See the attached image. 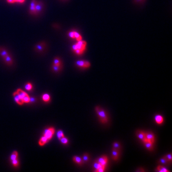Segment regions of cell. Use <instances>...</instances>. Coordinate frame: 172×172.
<instances>
[{
	"mask_svg": "<svg viewBox=\"0 0 172 172\" xmlns=\"http://www.w3.org/2000/svg\"><path fill=\"white\" fill-rule=\"evenodd\" d=\"M54 65H61L60 60L58 58H55L54 60Z\"/></svg>",
	"mask_w": 172,
	"mask_h": 172,
	"instance_id": "cell-31",
	"label": "cell"
},
{
	"mask_svg": "<svg viewBox=\"0 0 172 172\" xmlns=\"http://www.w3.org/2000/svg\"><path fill=\"white\" fill-rule=\"evenodd\" d=\"M48 141H49V140L46 137H45L44 136H43V137H42L41 138V139H40V140L39 141V144L40 146H43L45 144L47 143Z\"/></svg>",
	"mask_w": 172,
	"mask_h": 172,
	"instance_id": "cell-16",
	"label": "cell"
},
{
	"mask_svg": "<svg viewBox=\"0 0 172 172\" xmlns=\"http://www.w3.org/2000/svg\"><path fill=\"white\" fill-rule=\"evenodd\" d=\"M25 88L26 89L28 90V91H30L32 90V88H33V86L31 83H28L26 84V85L25 86Z\"/></svg>",
	"mask_w": 172,
	"mask_h": 172,
	"instance_id": "cell-30",
	"label": "cell"
},
{
	"mask_svg": "<svg viewBox=\"0 0 172 172\" xmlns=\"http://www.w3.org/2000/svg\"><path fill=\"white\" fill-rule=\"evenodd\" d=\"M4 62H5V63L8 65H11L13 64V60L12 57L8 54V55H7L6 57L3 58Z\"/></svg>",
	"mask_w": 172,
	"mask_h": 172,
	"instance_id": "cell-13",
	"label": "cell"
},
{
	"mask_svg": "<svg viewBox=\"0 0 172 172\" xmlns=\"http://www.w3.org/2000/svg\"><path fill=\"white\" fill-rule=\"evenodd\" d=\"M57 136L58 137V138L59 139V140H60L61 138H62V137H64V133L63 132V131L59 129L57 132Z\"/></svg>",
	"mask_w": 172,
	"mask_h": 172,
	"instance_id": "cell-26",
	"label": "cell"
},
{
	"mask_svg": "<svg viewBox=\"0 0 172 172\" xmlns=\"http://www.w3.org/2000/svg\"><path fill=\"white\" fill-rule=\"evenodd\" d=\"M76 64L77 65V66L79 67L84 68H88L90 66V64L88 61H82V60L77 61Z\"/></svg>",
	"mask_w": 172,
	"mask_h": 172,
	"instance_id": "cell-5",
	"label": "cell"
},
{
	"mask_svg": "<svg viewBox=\"0 0 172 172\" xmlns=\"http://www.w3.org/2000/svg\"><path fill=\"white\" fill-rule=\"evenodd\" d=\"M7 1L8 2L11 3H13L15 2L14 0H7Z\"/></svg>",
	"mask_w": 172,
	"mask_h": 172,
	"instance_id": "cell-40",
	"label": "cell"
},
{
	"mask_svg": "<svg viewBox=\"0 0 172 172\" xmlns=\"http://www.w3.org/2000/svg\"><path fill=\"white\" fill-rule=\"evenodd\" d=\"M13 96L14 97V100H15V101L17 102V103H18L19 105H22L24 104V101L23 100H22V99L20 97V96L19 95V94L17 93V92H14L13 94Z\"/></svg>",
	"mask_w": 172,
	"mask_h": 172,
	"instance_id": "cell-7",
	"label": "cell"
},
{
	"mask_svg": "<svg viewBox=\"0 0 172 172\" xmlns=\"http://www.w3.org/2000/svg\"><path fill=\"white\" fill-rule=\"evenodd\" d=\"M105 167L103 166H101L100 168H99L97 170H96L95 172H103L105 171Z\"/></svg>",
	"mask_w": 172,
	"mask_h": 172,
	"instance_id": "cell-35",
	"label": "cell"
},
{
	"mask_svg": "<svg viewBox=\"0 0 172 172\" xmlns=\"http://www.w3.org/2000/svg\"><path fill=\"white\" fill-rule=\"evenodd\" d=\"M74 34L75 38H76L77 41H80L82 40V36L77 32L74 31Z\"/></svg>",
	"mask_w": 172,
	"mask_h": 172,
	"instance_id": "cell-20",
	"label": "cell"
},
{
	"mask_svg": "<svg viewBox=\"0 0 172 172\" xmlns=\"http://www.w3.org/2000/svg\"><path fill=\"white\" fill-rule=\"evenodd\" d=\"M102 166L106 167L108 163V158L106 155H102L97 161Z\"/></svg>",
	"mask_w": 172,
	"mask_h": 172,
	"instance_id": "cell-6",
	"label": "cell"
},
{
	"mask_svg": "<svg viewBox=\"0 0 172 172\" xmlns=\"http://www.w3.org/2000/svg\"><path fill=\"white\" fill-rule=\"evenodd\" d=\"M73 161L77 163L79 165H82L83 163V161L82 160V159L79 156H75L73 158Z\"/></svg>",
	"mask_w": 172,
	"mask_h": 172,
	"instance_id": "cell-14",
	"label": "cell"
},
{
	"mask_svg": "<svg viewBox=\"0 0 172 172\" xmlns=\"http://www.w3.org/2000/svg\"><path fill=\"white\" fill-rule=\"evenodd\" d=\"M120 151L118 150L113 148L112 152V157L114 160H117L119 157Z\"/></svg>",
	"mask_w": 172,
	"mask_h": 172,
	"instance_id": "cell-10",
	"label": "cell"
},
{
	"mask_svg": "<svg viewBox=\"0 0 172 172\" xmlns=\"http://www.w3.org/2000/svg\"><path fill=\"white\" fill-rule=\"evenodd\" d=\"M140 170H139V169H137V170H136V172H144V170H143V168H140Z\"/></svg>",
	"mask_w": 172,
	"mask_h": 172,
	"instance_id": "cell-41",
	"label": "cell"
},
{
	"mask_svg": "<svg viewBox=\"0 0 172 172\" xmlns=\"http://www.w3.org/2000/svg\"><path fill=\"white\" fill-rule=\"evenodd\" d=\"M158 163L160 164H163V165H167L169 162L167 160V159H166V158L165 157V156H163L161 158H160L158 161Z\"/></svg>",
	"mask_w": 172,
	"mask_h": 172,
	"instance_id": "cell-17",
	"label": "cell"
},
{
	"mask_svg": "<svg viewBox=\"0 0 172 172\" xmlns=\"http://www.w3.org/2000/svg\"><path fill=\"white\" fill-rule=\"evenodd\" d=\"M60 142L63 143V144H66L67 143H68V142H69V140H68V139L66 137H65V136L62 137V138H61L60 139Z\"/></svg>",
	"mask_w": 172,
	"mask_h": 172,
	"instance_id": "cell-29",
	"label": "cell"
},
{
	"mask_svg": "<svg viewBox=\"0 0 172 172\" xmlns=\"http://www.w3.org/2000/svg\"><path fill=\"white\" fill-rule=\"evenodd\" d=\"M30 12L31 14H36L35 7H30Z\"/></svg>",
	"mask_w": 172,
	"mask_h": 172,
	"instance_id": "cell-33",
	"label": "cell"
},
{
	"mask_svg": "<svg viewBox=\"0 0 172 172\" xmlns=\"http://www.w3.org/2000/svg\"><path fill=\"white\" fill-rule=\"evenodd\" d=\"M43 4L42 2H41V1L38 2H37V3L35 6L36 14H38L40 12H42V10L43 9Z\"/></svg>",
	"mask_w": 172,
	"mask_h": 172,
	"instance_id": "cell-9",
	"label": "cell"
},
{
	"mask_svg": "<svg viewBox=\"0 0 172 172\" xmlns=\"http://www.w3.org/2000/svg\"><path fill=\"white\" fill-rule=\"evenodd\" d=\"M53 69L54 71L59 72L61 69V65H53Z\"/></svg>",
	"mask_w": 172,
	"mask_h": 172,
	"instance_id": "cell-24",
	"label": "cell"
},
{
	"mask_svg": "<svg viewBox=\"0 0 172 172\" xmlns=\"http://www.w3.org/2000/svg\"><path fill=\"white\" fill-rule=\"evenodd\" d=\"M113 148L120 150V144L118 142H114L113 143Z\"/></svg>",
	"mask_w": 172,
	"mask_h": 172,
	"instance_id": "cell-25",
	"label": "cell"
},
{
	"mask_svg": "<svg viewBox=\"0 0 172 172\" xmlns=\"http://www.w3.org/2000/svg\"><path fill=\"white\" fill-rule=\"evenodd\" d=\"M102 165L100 164V163H99L97 161L95 162L93 164V166H94V168H95V171H96V170H97L99 168H100V167Z\"/></svg>",
	"mask_w": 172,
	"mask_h": 172,
	"instance_id": "cell-28",
	"label": "cell"
},
{
	"mask_svg": "<svg viewBox=\"0 0 172 172\" xmlns=\"http://www.w3.org/2000/svg\"><path fill=\"white\" fill-rule=\"evenodd\" d=\"M25 1V0H18V2L20 3H23Z\"/></svg>",
	"mask_w": 172,
	"mask_h": 172,
	"instance_id": "cell-42",
	"label": "cell"
},
{
	"mask_svg": "<svg viewBox=\"0 0 172 172\" xmlns=\"http://www.w3.org/2000/svg\"><path fill=\"white\" fill-rule=\"evenodd\" d=\"M12 163L13 165L15 167H16L19 165V161L17 159V158L14 159V160H12Z\"/></svg>",
	"mask_w": 172,
	"mask_h": 172,
	"instance_id": "cell-32",
	"label": "cell"
},
{
	"mask_svg": "<svg viewBox=\"0 0 172 172\" xmlns=\"http://www.w3.org/2000/svg\"><path fill=\"white\" fill-rule=\"evenodd\" d=\"M18 154L17 152H16V151L13 152V154L11 155V157H10L11 160L12 161V160H14L15 159H17V157H18Z\"/></svg>",
	"mask_w": 172,
	"mask_h": 172,
	"instance_id": "cell-23",
	"label": "cell"
},
{
	"mask_svg": "<svg viewBox=\"0 0 172 172\" xmlns=\"http://www.w3.org/2000/svg\"><path fill=\"white\" fill-rule=\"evenodd\" d=\"M17 93L19 94V95L20 96V97L23 100V101L24 103H29L30 102V97L26 93L25 91L22 90L21 89H18L16 91Z\"/></svg>",
	"mask_w": 172,
	"mask_h": 172,
	"instance_id": "cell-2",
	"label": "cell"
},
{
	"mask_svg": "<svg viewBox=\"0 0 172 172\" xmlns=\"http://www.w3.org/2000/svg\"><path fill=\"white\" fill-rule=\"evenodd\" d=\"M69 35L71 37V38H73V39H74V38H75V37H74V31L73 32H69Z\"/></svg>",
	"mask_w": 172,
	"mask_h": 172,
	"instance_id": "cell-38",
	"label": "cell"
},
{
	"mask_svg": "<svg viewBox=\"0 0 172 172\" xmlns=\"http://www.w3.org/2000/svg\"><path fill=\"white\" fill-rule=\"evenodd\" d=\"M165 157L166 158V159H167V160L168 161V162H171L172 161V155L171 154H169L167 155L166 156H165Z\"/></svg>",
	"mask_w": 172,
	"mask_h": 172,
	"instance_id": "cell-34",
	"label": "cell"
},
{
	"mask_svg": "<svg viewBox=\"0 0 172 172\" xmlns=\"http://www.w3.org/2000/svg\"><path fill=\"white\" fill-rule=\"evenodd\" d=\"M82 160L84 163H87L89 160V156L87 154H84L83 155Z\"/></svg>",
	"mask_w": 172,
	"mask_h": 172,
	"instance_id": "cell-22",
	"label": "cell"
},
{
	"mask_svg": "<svg viewBox=\"0 0 172 172\" xmlns=\"http://www.w3.org/2000/svg\"><path fill=\"white\" fill-rule=\"evenodd\" d=\"M155 120L157 124H161L163 121V118L162 116L160 115H157L155 117Z\"/></svg>",
	"mask_w": 172,
	"mask_h": 172,
	"instance_id": "cell-15",
	"label": "cell"
},
{
	"mask_svg": "<svg viewBox=\"0 0 172 172\" xmlns=\"http://www.w3.org/2000/svg\"><path fill=\"white\" fill-rule=\"evenodd\" d=\"M76 45H77V49H79V50L82 51L83 52H84V50H85V48H86L85 46L80 45V44H78V43H76Z\"/></svg>",
	"mask_w": 172,
	"mask_h": 172,
	"instance_id": "cell-27",
	"label": "cell"
},
{
	"mask_svg": "<svg viewBox=\"0 0 172 172\" xmlns=\"http://www.w3.org/2000/svg\"><path fill=\"white\" fill-rule=\"evenodd\" d=\"M72 49L74 50V51H75L77 49V45H76V43L73 45L72 46Z\"/></svg>",
	"mask_w": 172,
	"mask_h": 172,
	"instance_id": "cell-39",
	"label": "cell"
},
{
	"mask_svg": "<svg viewBox=\"0 0 172 172\" xmlns=\"http://www.w3.org/2000/svg\"><path fill=\"white\" fill-rule=\"evenodd\" d=\"M15 2H18V0H14Z\"/></svg>",
	"mask_w": 172,
	"mask_h": 172,
	"instance_id": "cell-44",
	"label": "cell"
},
{
	"mask_svg": "<svg viewBox=\"0 0 172 172\" xmlns=\"http://www.w3.org/2000/svg\"><path fill=\"white\" fill-rule=\"evenodd\" d=\"M157 171L159 172H169V171H168L165 167L162 166V165H159L157 168Z\"/></svg>",
	"mask_w": 172,
	"mask_h": 172,
	"instance_id": "cell-19",
	"label": "cell"
},
{
	"mask_svg": "<svg viewBox=\"0 0 172 172\" xmlns=\"http://www.w3.org/2000/svg\"><path fill=\"white\" fill-rule=\"evenodd\" d=\"M8 55V53L5 49L0 47V55L1 56V57L4 58Z\"/></svg>",
	"mask_w": 172,
	"mask_h": 172,
	"instance_id": "cell-18",
	"label": "cell"
},
{
	"mask_svg": "<svg viewBox=\"0 0 172 172\" xmlns=\"http://www.w3.org/2000/svg\"><path fill=\"white\" fill-rule=\"evenodd\" d=\"M37 1L36 0H32L30 3V7H35Z\"/></svg>",
	"mask_w": 172,
	"mask_h": 172,
	"instance_id": "cell-36",
	"label": "cell"
},
{
	"mask_svg": "<svg viewBox=\"0 0 172 172\" xmlns=\"http://www.w3.org/2000/svg\"><path fill=\"white\" fill-rule=\"evenodd\" d=\"M43 100L45 102H48L50 100V96L48 94H44L42 96Z\"/></svg>",
	"mask_w": 172,
	"mask_h": 172,
	"instance_id": "cell-21",
	"label": "cell"
},
{
	"mask_svg": "<svg viewBox=\"0 0 172 172\" xmlns=\"http://www.w3.org/2000/svg\"><path fill=\"white\" fill-rule=\"evenodd\" d=\"M145 135L146 140L152 143H154L155 141V137L153 133L149 131L145 132Z\"/></svg>",
	"mask_w": 172,
	"mask_h": 172,
	"instance_id": "cell-4",
	"label": "cell"
},
{
	"mask_svg": "<svg viewBox=\"0 0 172 172\" xmlns=\"http://www.w3.org/2000/svg\"><path fill=\"white\" fill-rule=\"evenodd\" d=\"M95 111L101 123H106L108 121V116L104 110L99 106H97L95 107Z\"/></svg>",
	"mask_w": 172,
	"mask_h": 172,
	"instance_id": "cell-1",
	"label": "cell"
},
{
	"mask_svg": "<svg viewBox=\"0 0 172 172\" xmlns=\"http://www.w3.org/2000/svg\"><path fill=\"white\" fill-rule=\"evenodd\" d=\"M45 46V43L43 42H41L37 44L35 47V49L38 52H42Z\"/></svg>",
	"mask_w": 172,
	"mask_h": 172,
	"instance_id": "cell-12",
	"label": "cell"
},
{
	"mask_svg": "<svg viewBox=\"0 0 172 172\" xmlns=\"http://www.w3.org/2000/svg\"><path fill=\"white\" fill-rule=\"evenodd\" d=\"M55 129L53 127L45 129L43 132V136L46 137L49 140H50L53 137L55 133Z\"/></svg>",
	"mask_w": 172,
	"mask_h": 172,
	"instance_id": "cell-3",
	"label": "cell"
},
{
	"mask_svg": "<svg viewBox=\"0 0 172 172\" xmlns=\"http://www.w3.org/2000/svg\"><path fill=\"white\" fill-rule=\"evenodd\" d=\"M75 52V53H76V54H77V55H81L83 53V52L82 51H81V50H79V49H77V50H76L75 51H74Z\"/></svg>",
	"mask_w": 172,
	"mask_h": 172,
	"instance_id": "cell-37",
	"label": "cell"
},
{
	"mask_svg": "<svg viewBox=\"0 0 172 172\" xmlns=\"http://www.w3.org/2000/svg\"><path fill=\"white\" fill-rule=\"evenodd\" d=\"M143 143H144V145L145 146V147L149 151H152L153 150V148H154V146H153V144L154 143L148 141H147V140H145L144 141V142H143Z\"/></svg>",
	"mask_w": 172,
	"mask_h": 172,
	"instance_id": "cell-11",
	"label": "cell"
},
{
	"mask_svg": "<svg viewBox=\"0 0 172 172\" xmlns=\"http://www.w3.org/2000/svg\"><path fill=\"white\" fill-rule=\"evenodd\" d=\"M136 1H142V0H136Z\"/></svg>",
	"mask_w": 172,
	"mask_h": 172,
	"instance_id": "cell-43",
	"label": "cell"
},
{
	"mask_svg": "<svg viewBox=\"0 0 172 172\" xmlns=\"http://www.w3.org/2000/svg\"><path fill=\"white\" fill-rule=\"evenodd\" d=\"M136 134L137 137L138 138V139H140L141 141H142L143 142L146 140L145 132H144L141 130H137Z\"/></svg>",
	"mask_w": 172,
	"mask_h": 172,
	"instance_id": "cell-8",
	"label": "cell"
}]
</instances>
